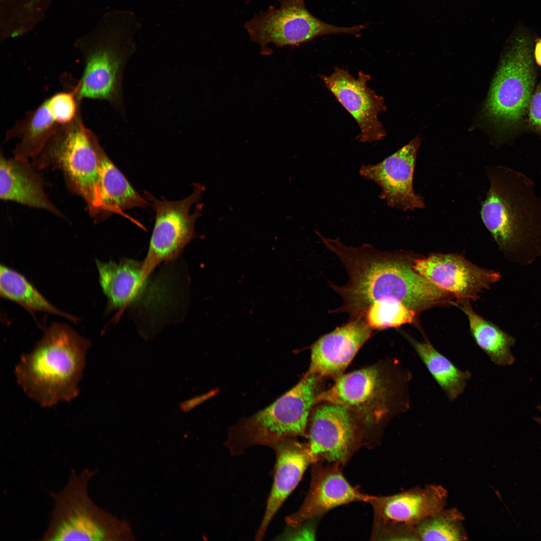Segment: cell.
I'll use <instances>...</instances> for the list:
<instances>
[{"label": "cell", "mask_w": 541, "mask_h": 541, "mask_svg": "<svg viewBox=\"0 0 541 541\" xmlns=\"http://www.w3.org/2000/svg\"><path fill=\"white\" fill-rule=\"evenodd\" d=\"M317 234L348 275L345 285L329 282L343 300L342 306L330 312L347 313L353 319L363 318L370 306L385 302L398 301L417 312L449 302L451 295L415 272L413 260L406 253L380 251L368 244L348 246L339 238Z\"/></svg>", "instance_id": "6da1fadb"}, {"label": "cell", "mask_w": 541, "mask_h": 541, "mask_svg": "<svg viewBox=\"0 0 541 541\" xmlns=\"http://www.w3.org/2000/svg\"><path fill=\"white\" fill-rule=\"evenodd\" d=\"M487 174L482 221L509 261L529 264L541 255V198L531 180L516 170L497 166Z\"/></svg>", "instance_id": "7a4b0ae2"}, {"label": "cell", "mask_w": 541, "mask_h": 541, "mask_svg": "<svg viewBox=\"0 0 541 541\" xmlns=\"http://www.w3.org/2000/svg\"><path fill=\"white\" fill-rule=\"evenodd\" d=\"M91 342L69 326L53 323L15 369L18 383L43 407L68 401L79 393Z\"/></svg>", "instance_id": "3957f363"}, {"label": "cell", "mask_w": 541, "mask_h": 541, "mask_svg": "<svg viewBox=\"0 0 541 541\" xmlns=\"http://www.w3.org/2000/svg\"><path fill=\"white\" fill-rule=\"evenodd\" d=\"M97 137L82 120L81 112L61 125L31 163L38 171H62L69 189L85 201L96 222L104 220L99 187Z\"/></svg>", "instance_id": "277c9868"}, {"label": "cell", "mask_w": 541, "mask_h": 541, "mask_svg": "<svg viewBox=\"0 0 541 541\" xmlns=\"http://www.w3.org/2000/svg\"><path fill=\"white\" fill-rule=\"evenodd\" d=\"M409 376L381 366H373L341 375L331 388L319 394L317 402L342 405L358 420L364 445L368 432L375 431L397 410H405Z\"/></svg>", "instance_id": "5b68a950"}, {"label": "cell", "mask_w": 541, "mask_h": 541, "mask_svg": "<svg viewBox=\"0 0 541 541\" xmlns=\"http://www.w3.org/2000/svg\"><path fill=\"white\" fill-rule=\"evenodd\" d=\"M96 470H72L64 487L51 492L54 502L43 540H134L129 525L99 507L90 498L88 484Z\"/></svg>", "instance_id": "8992f818"}, {"label": "cell", "mask_w": 541, "mask_h": 541, "mask_svg": "<svg viewBox=\"0 0 541 541\" xmlns=\"http://www.w3.org/2000/svg\"><path fill=\"white\" fill-rule=\"evenodd\" d=\"M320 377L306 374L294 387L262 410L231 427L225 445L232 455L257 445L271 447L306 433L309 414L319 395Z\"/></svg>", "instance_id": "52a82bcc"}, {"label": "cell", "mask_w": 541, "mask_h": 541, "mask_svg": "<svg viewBox=\"0 0 541 541\" xmlns=\"http://www.w3.org/2000/svg\"><path fill=\"white\" fill-rule=\"evenodd\" d=\"M141 28L131 11L117 13L108 37L83 51L81 77L73 87L79 99L106 101L118 108L121 101V78L127 58L135 49L134 36Z\"/></svg>", "instance_id": "ba28073f"}, {"label": "cell", "mask_w": 541, "mask_h": 541, "mask_svg": "<svg viewBox=\"0 0 541 541\" xmlns=\"http://www.w3.org/2000/svg\"><path fill=\"white\" fill-rule=\"evenodd\" d=\"M493 79L485 106L499 125L516 123L528 108L535 82L530 41L524 32L513 38Z\"/></svg>", "instance_id": "9c48e42d"}, {"label": "cell", "mask_w": 541, "mask_h": 541, "mask_svg": "<svg viewBox=\"0 0 541 541\" xmlns=\"http://www.w3.org/2000/svg\"><path fill=\"white\" fill-rule=\"evenodd\" d=\"M280 6H271L244 24L251 41L258 44L261 52L271 53L267 45L279 47L295 46L328 35L356 34L364 25L343 27L324 22L313 15L305 0H279Z\"/></svg>", "instance_id": "30bf717a"}, {"label": "cell", "mask_w": 541, "mask_h": 541, "mask_svg": "<svg viewBox=\"0 0 541 541\" xmlns=\"http://www.w3.org/2000/svg\"><path fill=\"white\" fill-rule=\"evenodd\" d=\"M204 187L196 183L191 194L178 201L159 200L149 193L156 214L154 226L147 255L143 260L146 270L152 274L158 265L175 259L195 237V224L200 215L202 205L199 204L193 213L191 206L201 197Z\"/></svg>", "instance_id": "8fae6325"}, {"label": "cell", "mask_w": 541, "mask_h": 541, "mask_svg": "<svg viewBox=\"0 0 541 541\" xmlns=\"http://www.w3.org/2000/svg\"><path fill=\"white\" fill-rule=\"evenodd\" d=\"M326 403L316 408L310 420L307 443L310 454L313 463L342 467L364 445L361 428L348 408Z\"/></svg>", "instance_id": "7c38bea8"}, {"label": "cell", "mask_w": 541, "mask_h": 541, "mask_svg": "<svg viewBox=\"0 0 541 541\" xmlns=\"http://www.w3.org/2000/svg\"><path fill=\"white\" fill-rule=\"evenodd\" d=\"M96 264L100 285L107 299V312H120L138 306L153 308L168 301L166 284L153 280L143 261L128 258L118 262L96 259Z\"/></svg>", "instance_id": "4fadbf2b"}, {"label": "cell", "mask_w": 541, "mask_h": 541, "mask_svg": "<svg viewBox=\"0 0 541 541\" xmlns=\"http://www.w3.org/2000/svg\"><path fill=\"white\" fill-rule=\"evenodd\" d=\"M319 77L356 122L360 129L358 141L372 143L385 136V130L379 119V114L386 110L385 101L368 86L369 75L361 71L356 78L347 70L337 67L331 74Z\"/></svg>", "instance_id": "5bb4252c"}, {"label": "cell", "mask_w": 541, "mask_h": 541, "mask_svg": "<svg viewBox=\"0 0 541 541\" xmlns=\"http://www.w3.org/2000/svg\"><path fill=\"white\" fill-rule=\"evenodd\" d=\"M420 142V138L416 137L381 162L363 165L360 168L362 177L380 187L379 197L390 207L403 211L424 207V200L415 193L413 183Z\"/></svg>", "instance_id": "9a60e30c"}, {"label": "cell", "mask_w": 541, "mask_h": 541, "mask_svg": "<svg viewBox=\"0 0 541 541\" xmlns=\"http://www.w3.org/2000/svg\"><path fill=\"white\" fill-rule=\"evenodd\" d=\"M413 268L440 289L460 299H476L499 281V273L478 267L456 254H432L413 260Z\"/></svg>", "instance_id": "2e32d148"}, {"label": "cell", "mask_w": 541, "mask_h": 541, "mask_svg": "<svg viewBox=\"0 0 541 541\" xmlns=\"http://www.w3.org/2000/svg\"><path fill=\"white\" fill-rule=\"evenodd\" d=\"M448 492L442 486L429 484L388 496L371 495L372 531L395 526L414 527L445 508Z\"/></svg>", "instance_id": "e0dca14e"}, {"label": "cell", "mask_w": 541, "mask_h": 541, "mask_svg": "<svg viewBox=\"0 0 541 541\" xmlns=\"http://www.w3.org/2000/svg\"><path fill=\"white\" fill-rule=\"evenodd\" d=\"M341 467L321 462L312 464L309 491L299 509L286 517L288 525H299L351 502H368L371 495L352 486L343 475Z\"/></svg>", "instance_id": "ac0fdd59"}, {"label": "cell", "mask_w": 541, "mask_h": 541, "mask_svg": "<svg viewBox=\"0 0 541 541\" xmlns=\"http://www.w3.org/2000/svg\"><path fill=\"white\" fill-rule=\"evenodd\" d=\"M372 331L363 318H358L322 336L312 346L310 365L306 374L339 377Z\"/></svg>", "instance_id": "d6986e66"}, {"label": "cell", "mask_w": 541, "mask_h": 541, "mask_svg": "<svg viewBox=\"0 0 541 541\" xmlns=\"http://www.w3.org/2000/svg\"><path fill=\"white\" fill-rule=\"evenodd\" d=\"M276 463L274 481L261 522L255 539L261 540L275 514L300 481L308 465L313 463L307 443L296 437L283 439L273 445Z\"/></svg>", "instance_id": "ffe728a7"}, {"label": "cell", "mask_w": 541, "mask_h": 541, "mask_svg": "<svg viewBox=\"0 0 541 541\" xmlns=\"http://www.w3.org/2000/svg\"><path fill=\"white\" fill-rule=\"evenodd\" d=\"M29 160L7 158L1 153L0 197L36 208L43 209L60 217L62 212L49 199L44 181Z\"/></svg>", "instance_id": "44dd1931"}, {"label": "cell", "mask_w": 541, "mask_h": 541, "mask_svg": "<svg viewBox=\"0 0 541 541\" xmlns=\"http://www.w3.org/2000/svg\"><path fill=\"white\" fill-rule=\"evenodd\" d=\"M99 187L104 220L114 213L144 208L146 200L131 186L100 144L97 149Z\"/></svg>", "instance_id": "7402d4cb"}, {"label": "cell", "mask_w": 541, "mask_h": 541, "mask_svg": "<svg viewBox=\"0 0 541 541\" xmlns=\"http://www.w3.org/2000/svg\"><path fill=\"white\" fill-rule=\"evenodd\" d=\"M60 126L45 99L7 131L5 142L14 138L20 139L13 151L14 157L29 160L41 151Z\"/></svg>", "instance_id": "603a6c76"}, {"label": "cell", "mask_w": 541, "mask_h": 541, "mask_svg": "<svg viewBox=\"0 0 541 541\" xmlns=\"http://www.w3.org/2000/svg\"><path fill=\"white\" fill-rule=\"evenodd\" d=\"M403 335L449 400H455L464 391L470 373L456 367L427 340L420 342L405 333Z\"/></svg>", "instance_id": "cb8c5ba5"}, {"label": "cell", "mask_w": 541, "mask_h": 541, "mask_svg": "<svg viewBox=\"0 0 541 541\" xmlns=\"http://www.w3.org/2000/svg\"><path fill=\"white\" fill-rule=\"evenodd\" d=\"M451 303L466 314L473 339L494 364L505 366L514 363V358L510 352L515 343L512 336L477 314L467 302Z\"/></svg>", "instance_id": "d4e9b609"}, {"label": "cell", "mask_w": 541, "mask_h": 541, "mask_svg": "<svg viewBox=\"0 0 541 541\" xmlns=\"http://www.w3.org/2000/svg\"><path fill=\"white\" fill-rule=\"evenodd\" d=\"M0 294L2 298L19 304L32 314L44 312L73 322L79 321L77 317L50 303L25 276L3 264L0 267Z\"/></svg>", "instance_id": "484cf974"}, {"label": "cell", "mask_w": 541, "mask_h": 541, "mask_svg": "<svg viewBox=\"0 0 541 541\" xmlns=\"http://www.w3.org/2000/svg\"><path fill=\"white\" fill-rule=\"evenodd\" d=\"M463 519L457 509L444 508L417 523L414 532L417 540H465Z\"/></svg>", "instance_id": "4316f807"}, {"label": "cell", "mask_w": 541, "mask_h": 541, "mask_svg": "<svg viewBox=\"0 0 541 541\" xmlns=\"http://www.w3.org/2000/svg\"><path fill=\"white\" fill-rule=\"evenodd\" d=\"M416 313L401 302L391 301L370 306L363 319L373 330H382L413 323Z\"/></svg>", "instance_id": "83f0119b"}, {"label": "cell", "mask_w": 541, "mask_h": 541, "mask_svg": "<svg viewBox=\"0 0 541 541\" xmlns=\"http://www.w3.org/2000/svg\"><path fill=\"white\" fill-rule=\"evenodd\" d=\"M48 107L57 122L63 125L72 122L81 112V104L75 90L57 92L46 99Z\"/></svg>", "instance_id": "f1b7e54d"}, {"label": "cell", "mask_w": 541, "mask_h": 541, "mask_svg": "<svg viewBox=\"0 0 541 541\" xmlns=\"http://www.w3.org/2000/svg\"><path fill=\"white\" fill-rule=\"evenodd\" d=\"M320 517H316L295 526L288 525L278 537L286 540H314L315 539L317 522Z\"/></svg>", "instance_id": "f546056e"}, {"label": "cell", "mask_w": 541, "mask_h": 541, "mask_svg": "<svg viewBox=\"0 0 541 541\" xmlns=\"http://www.w3.org/2000/svg\"><path fill=\"white\" fill-rule=\"evenodd\" d=\"M528 109L530 126L541 135V84L532 95Z\"/></svg>", "instance_id": "4dcf8cb0"}, {"label": "cell", "mask_w": 541, "mask_h": 541, "mask_svg": "<svg viewBox=\"0 0 541 541\" xmlns=\"http://www.w3.org/2000/svg\"><path fill=\"white\" fill-rule=\"evenodd\" d=\"M218 391V389H212L205 393L185 400L180 404V408L184 412H189L198 405L214 396Z\"/></svg>", "instance_id": "1f68e13d"}, {"label": "cell", "mask_w": 541, "mask_h": 541, "mask_svg": "<svg viewBox=\"0 0 541 541\" xmlns=\"http://www.w3.org/2000/svg\"><path fill=\"white\" fill-rule=\"evenodd\" d=\"M534 57L536 63L541 66V39L536 40L534 49Z\"/></svg>", "instance_id": "d6a6232c"}, {"label": "cell", "mask_w": 541, "mask_h": 541, "mask_svg": "<svg viewBox=\"0 0 541 541\" xmlns=\"http://www.w3.org/2000/svg\"><path fill=\"white\" fill-rule=\"evenodd\" d=\"M536 420L537 421V422H538L539 425L541 426V416L539 417H538L537 418Z\"/></svg>", "instance_id": "836d02e7"}]
</instances>
